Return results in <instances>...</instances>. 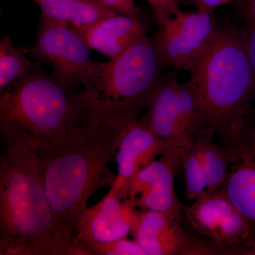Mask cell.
Wrapping results in <instances>:
<instances>
[{"mask_svg": "<svg viewBox=\"0 0 255 255\" xmlns=\"http://www.w3.org/2000/svg\"><path fill=\"white\" fill-rule=\"evenodd\" d=\"M84 127L76 92L52 75L33 72L0 93L5 144H19L39 153L70 142Z\"/></svg>", "mask_w": 255, "mask_h": 255, "instance_id": "obj_4", "label": "cell"}, {"mask_svg": "<svg viewBox=\"0 0 255 255\" xmlns=\"http://www.w3.org/2000/svg\"><path fill=\"white\" fill-rule=\"evenodd\" d=\"M119 14L135 16L136 8L133 0H100Z\"/></svg>", "mask_w": 255, "mask_h": 255, "instance_id": "obj_22", "label": "cell"}, {"mask_svg": "<svg viewBox=\"0 0 255 255\" xmlns=\"http://www.w3.org/2000/svg\"><path fill=\"white\" fill-rule=\"evenodd\" d=\"M188 228L209 255H255V241L248 223L223 186L211 195L184 206Z\"/></svg>", "mask_w": 255, "mask_h": 255, "instance_id": "obj_6", "label": "cell"}, {"mask_svg": "<svg viewBox=\"0 0 255 255\" xmlns=\"http://www.w3.org/2000/svg\"><path fill=\"white\" fill-rule=\"evenodd\" d=\"M197 9L211 14L216 8L229 4L234 0H192Z\"/></svg>", "mask_w": 255, "mask_h": 255, "instance_id": "obj_23", "label": "cell"}, {"mask_svg": "<svg viewBox=\"0 0 255 255\" xmlns=\"http://www.w3.org/2000/svg\"><path fill=\"white\" fill-rule=\"evenodd\" d=\"M216 135L228 164L223 187L255 241V130L245 117L220 129Z\"/></svg>", "mask_w": 255, "mask_h": 255, "instance_id": "obj_7", "label": "cell"}, {"mask_svg": "<svg viewBox=\"0 0 255 255\" xmlns=\"http://www.w3.org/2000/svg\"><path fill=\"white\" fill-rule=\"evenodd\" d=\"M139 212L130 201L119 197L118 187L114 184L102 200L84 211L77 242L89 255H100L106 247L130 234Z\"/></svg>", "mask_w": 255, "mask_h": 255, "instance_id": "obj_12", "label": "cell"}, {"mask_svg": "<svg viewBox=\"0 0 255 255\" xmlns=\"http://www.w3.org/2000/svg\"><path fill=\"white\" fill-rule=\"evenodd\" d=\"M211 14L180 10L159 28L152 39L163 65L190 73L216 31Z\"/></svg>", "mask_w": 255, "mask_h": 255, "instance_id": "obj_11", "label": "cell"}, {"mask_svg": "<svg viewBox=\"0 0 255 255\" xmlns=\"http://www.w3.org/2000/svg\"><path fill=\"white\" fill-rule=\"evenodd\" d=\"M155 11L159 28L180 11L178 0H147Z\"/></svg>", "mask_w": 255, "mask_h": 255, "instance_id": "obj_20", "label": "cell"}, {"mask_svg": "<svg viewBox=\"0 0 255 255\" xmlns=\"http://www.w3.org/2000/svg\"><path fill=\"white\" fill-rule=\"evenodd\" d=\"M162 65L145 34L119 56L95 63L76 92L85 127L120 132L140 119L162 81Z\"/></svg>", "mask_w": 255, "mask_h": 255, "instance_id": "obj_2", "label": "cell"}, {"mask_svg": "<svg viewBox=\"0 0 255 255\" xmlns=\"http://www.w3.org/2000/svg\"><path fill=\"white\" fill-rule=\"evenodd\" d=\"M242 11L247 22L255 21V0H241Z\"/></svg>", "mask_w": 255, "mask_h": 255, "instance_id": "obj_24", "label": "cell"}, {"mask_svg": "<svg viewBox=\"0 0 255 255\" xmlns=\"http://www.w3.org/2000/svg\"><path fill=\"white\" fill-rule=\"evenodd\" d=\"M73 26L90 48L111 59L122 54L144 34L136 16L129 15L116 14L90 26Z\"/></svg>", "mask_w": 255, "mask_h": 255, "instance_id": "obj_16", "label": "cell"}, {"mask_svg": "<svg viewBox=\"0 0 255 255\" xmlns=\"http://www.w3.org/2000/svg\"><path fill=\"white\" fill-rule=\"evenodd\" d=\"M177 84L174 78L162 80L140 119L170 147L184 148L195 135L199 114L194 97Z\"/></svg>", "mask_w": 255, "mask_h": 255, "instance_id": "obj_9", "label": "cell"}, {"mask_svg": "<svg viewBox=\"0 0 255 255\" xmlns=\"http://www.w3.org/2000/svg\"><path fill=\"white\" fill-rule=\"evenodd\" d=\"M90 48L80 33L69 23L42 18L36 43L31 54L48 62L54 78L73 90L91 70Z\"/></svg>", "mask_w": 255, "mask_h": 255, "instance_id": "obj_8", "label": "cell"}, {"mask_svg": "<svg viewBox=\"0 0 255 255\" xmlns=\"http://www.w3.org/2000/svg\"><path fill=\"white\" fill-rule=\"evenodd\" d=\"M0 162V255H65L36 154L5 144Z\"/></svg>", "mask_w": 255, "mask_h": 255, "instance_id": "obj_3", "label": "cell"}, {"mask_svg": "<svg viewBox=\"0 0 255 255\" xmlns=\"http://www.w3.org/2000/svg\"><path fill=\"white\" fill-rule=\"evenodd\" d=\"M130 235L145 255H209L182 218L140 210Z\"/></svg>", "mask_w": 255, "mask_h": 255, "instance_id": "obj_14", "label": "cell"}, {"mask_svg": "<svg viewBox=\"0 0 255 255\" xmlns=\"http://www.w3.org/2000/svg\"><path fill=\"white\" fill-rule=\"evenodd\" d=\"M243 43L255 81V21H248L244 31H242Z\"/></svg>", "mask_w": 255, "mask_h": 255, "instance_id": "obj_21", "label": "cell"}, {"mask_svg": "<svg viewBox=\"0 0 255 255\" xmlns=\"http://www.w3.org/2000/svg\"><path fill=\"white\" fill-rule=\"evenodd\" d=\"M42 18L76 26H90L118 14L100 0H35Z\"/></svg>", "mask_w": 255, "mask_h": 255, "instance_id": "obj_17", "label": "cell"}, {"mask_svg": "<svg viewBox=\"0 0 255 255\" xmlns=\"http://www.w3.org/2000/svg\"><path fill=\"white\" fill-rule=\"evenodd\" d=\"M33 73L32 63L9 36L0 41V93L9 90Z\"/></svg>", "mask_w": 255, "mask_h": 255, "instance_id": "obj_18", "label": "cell"}, {"mask_svg": "<svg viewBox=\"0 0 255 255\" xmlns=\"http://www.w3.org/2000/svg\"><path fill=\"white\" fill-rule=\"evenodd\" d=\"M207 128L216 132L251 112L255 81L242 32L231 25L216 29L191 70Z\"/></svg>", "mask_w": 255, "mask_h": 255, "instance_id": "obj_5", "label": "cell"}, {"mask_svg": "<svg viewBox=\"0 0 255 255\" xmlns=\"http://www.w3.org/2000/svg\"><path fill=\"white\" fill-rule=\"evenodd\" d=\"M100 255H145V252L135 240L122 238L106 247Z\"/></svg>", "mask_w": 255, "mask_h": 255, "instance_id": "obj_19", "label": "cell"}, {"mask_svg": "<svg viewBox=\"0 0 255 255\" xmlns=\"http://www.w3.org/2000/svg\"><path fill=\"white\" fill-rule=\"evenodd\" d=\"M170 146L139 119L124 128L119 135L114 161L117 178L114 185L124 187L141 169L158 158Z\"/></svg>", "mask_w": 255, "mask_h": 255, "instance_id": "obj_15", "label": "cell"}, {"mask_svg": "<svg viewBox=\"0 0 255 255\" xmlns=\"http://www.w3.org/2000/svg\"><path fill=\"white\" fill-rule=\"evenodd\" d=\"M250 115L253 116L254 117V119L253 117H249V116H247V119H248V122H249L250 124H251V127L253 128V129L255 130V112H253V111L251 110V112L249 113Z\"/></svg>", "mask_w": 255, "mask_h": 255, "instance_id": "obj_25", "label": "cell"}, {"mask_svg": "<svg viewBox=\"0 0 255 255\" xmlns=\"http://www.w3.org/2000/svg\"><path fill=\"white\" fill-rule=\"evenodd\" d=\"M119 133L85 127L70 142L36 153L65 255H87L77 242L79 221L92 194L117 180L109 164L115 159Z\"/></svg>", "mask_w": 255, "mask_h": 255, "instance_id": "obj_1", "label": "cell"}, {"mask_svg": "<svg viewBox=\"0 0 255 255\" xmlns=\"http://www.w3.org/2000/svg\"><path fill=\"white\" fill-rule=\"evenodd\" d=\"M216 132L201 129L187 147L182 148L184 199L194 201L211 195L226 182L228 164L226 154L215 140Z\"/></svg>", "mask_w": 255, "mask_h": 255, "instance_id": "obj_13", "label": "cell"}, {"mask_svg": "<svg viewBox=\"0 0 255 255\" xmlns=\"http://www.w3.org/2000/svg\"><path fill=\"white\" fill-rule=\"evenodd\" d=\"M180 167L182 148L171 147L118 189V195L137 209L184 217V205L178 199L174 188V178Z\"/></svg>", "mask_w": 255, "mask_h": 255, "instance_id": "obj_10", "label": "cell"}]
</instances>
